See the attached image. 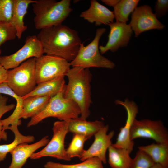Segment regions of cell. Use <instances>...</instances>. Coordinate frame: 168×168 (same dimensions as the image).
<instances>
[{
  "instance_id": "6da1fadb",
  "label": "cell",
  "mask_w": 168,
  "mask_h": 168,
  "mask_svg": "<svg viewBox=\"0 0 168 168\" xmlns=\"http://www.w3.org/2000/svg\"><path fill=\"white\" fill-rule=\"evenodd\" d=\"M37 36L44 53L69 62L75 58L81 43L77 31L62 24L42 29Z\"/></svg>"
},
{
  "instance_id": "7a4b0ae2",
  "label": "cell",
  "mask_w": 168,
  "mask_h": 168,
  "mask_svg": "<svg viewBox=\"0 0 168 168\" xmlns=\"http://www.w3.org/2000/svg\"><path fill=\"white\" fill-rule=\"evenodd\" d=\"M68 82L64 92V97L75 102L81 112L80 117L86 119L90 114L91 103L90 82L92 75L89 68L72 67L66 74Z\"/></svg>"
},
{
  "instance_id": "3957f363",
  "label": "cell",
  "mask_w": 168,
  "mask_h": 168,
  "mask_svg": "<svg viewBox=\"0 0 168 168\" xmlns=\"http://www.w3.org/2000/svg\"><path fill=\"white\" fill-rule=\"evenodd\" d=\"M70 2V0H36L32 4L36 29L41 30L62 24L72 11Z\"/></svg>"
},
{
  "instance_id": "277c9868",
  "label": "cell",
  "mask_w": 168,
  "mask_h": 168,
  "mask_svg": "<svg viewBox=\"0 0 168 168\" xmlns=\"http://www.w3.org/2000/svg\"><path fill=\"white\" fill-rule=\"evenodd\" d=\"M64 91L51 97L45 107L31 118L27 127L36 125L48 117L56 118L60 121H68L79 117L81 114L79 107L72 100L64 97Z\"/></svg>"
},
{
  "instance_id": "5b68a950",
  "label": "cell",
  "mask_w": 168,
  "mask_h": 168,
  "mask_svg": "<svg viewBox=\"0 0 168 168\" xmlns=\"http://www.w3.org/2000/svg\"><path fill=\"white\" fill-rule=\"evenodd\" d=\"M105 31V28H98L96 30L94 38L90 43L86 46L81 43L76 56L70 62L71 66L83 68H114V63L103 56L99 49L100 40Z\"/></svg>"
},
{
  "instance_id": "8992f818",
  "label": "cell",
  "mask_w": 168,
  "mask_h": 168,
  "mask_svg": "<svg viewBox=\"0 0 168 168\" xmlns=\"http://www.w3.org/2000/svg\"><path fill=\"white\" fill-rule=\"evenodd\" d=\"M35 63V58H31L18 66L8 70L7 84L19 96H26L36 86Z\"/></svg>"
},
{
  "instance_id": "52a82bcc",
  "label": "cell",
  "mask_w": 168,
  "mask_h": 168,
  "mask_svg": "<svg viewBox=\"0 0 168 168\" xmlns=\"http://www.w3.org/2000/svg\"><path fill=\"white\" fill-rule=\"evenodd\" d=\"M53 135L51 140L40 151L33 153L30 157L32 159L49 156L61 160H71L67 156L65 147V140L68 132V121L54 122L52 128Z\"/></svg>"
},
{
  "instance_id": "ba28073f",
  "label": "cell",
  "mask_w": 168,
  "mask_h": 168,
  "mask_svg": "<svg viewBox=\"0 0 168 168\" xmlns=\"http://www.w3.org/2000/svg\"><path fill=\"white\" fill-rule=\"evenodd\" d=\"M70 66L69 62L55 56L43 55L35 58L36 84L65 76L70 68Z\"/></svg>"
},
{
  "instance_id": "9c48e42d",
  "label": "cell",
  "mask_w": 168,
  "mask_h": 168,
  "mask_svg": "<svg viewBox=\"0 0 168 168\" xmlns=\"http://www.w3.org/2000/svg\"><path fill=\"white\" fill-rule=\"evenodd\" d=\"M43 54L42 45L37 36H29L23 46L15 53L8 56H0V64L8 70L18 66L26 59L33 57L38 58Z\"/></svg>"
},
{
  "instance_id": "30bf717a",
  "label": "cell",
  "mask_w": 168,
  "mask_h": 168,
  "mask_svg": "<svg viewBox=\"0 0 168 168\" xmlns=\"http://www.w3.org/2000/svg\"><path fill=\"white\" fill-rule=\"evenodd\" d=\"M139 138H150L156 143L168 142V132L160 120L135 119L130 130V138L133 140Z\"/></svg>"
},
{
  "instance_id": "8fae6325",
  "label": "cell",
  "mask_w": 168,
  "mask_h": 168,
  "mask_svg": "<svg viewBox=\"0 0 168 168\" xmlns=\"http://www.w3.org/2000/svg\"><path fill=\"white\" fill-rule=\"evenodd\" d=\"M129 24L136 37L145 31L153 29L161 30L165 27L153 13L151 7L147 5L135 8L131 13Z\"/></svg>"
},
{
  "instance_id": "7c38bea8",
  "label": "cell",
  "mask_w": 168,
  "mask_h": 168,
  "mask_svg": "<svg viewBox=\"0 0 168 168\" xmlns=\"http://www.w3.org/2000/svg\"><path fill=\"white\" fill-rule=\"evenodd\" d=\"M108 25L110 31L108 41L105 46L100 45L99 47L101 54L109 50L114 52L120 48L127 47L133 33L130 25L127 23L116 21Z\"/></svg>"
},
{
  "instance_id": "4fadbf2b",
  "label": "cell",
  "mask_w": 168,
  "mask_h": 168,
  "mask_svg": "<svg viewBox=\"0 0 168 168\" xmlns=\"http://www.w3.org/2000/svg\"><path fill=\"white\" fill-rule=\"evenodd\" d=\"M109 126L105 125L94 135L95 139L93 143L87 150H85L79 159L83 161L87 159L96 157L100 159L103 164L107 162L106 152L112 145L111 139L115 134L114 130L108 133Z\"/></svg>"
},
{
  "instance_id": "5bb4252c",
  "label": "cell",
  "mask_w": 168,
  "mask_h": 168,
  "mask_svg": "<svg viewBox=\"0 0 168 168\" xmlns=\"http://www.w3.org/2000/svg\"><path fill=\"white\" fill-rule=\"evenodd\" d=\"M115 103L123 105L125 108L127 118L125 125L120 128L116 142L112 145L115 147L125 149L131 152L134 142L130 139V133L133 124L136 119L138 108L134 102L129 101L127 99L124 102L117 100Z\"/></svg>"
},
{
  "instance_id": "9a60e30c",
  "label": "cell",
  "mask_w": 168,
  "mask_h": 168,
  "mask_svg": "<svg viewBox=\"0 0 168 168\" xmlns=\"http://www.w3.org/2000/svg\"><path fill=\"white\" fill-rule=\"evenodd\" d=\"M49 141L48 136L32 144L23 143L17 146L10 152L12 160L8 168H22L27 160L39 148L45 146Z\"/></svg>"
},
{
  "instance_id": "2e32d148",
  "label": "cell",
  "mask_w": 168,
  "mask_h": 168,
  "mask_svg": "<svg viewBox=\"0 0 168 168\" xmlns=\"http://www.w3.org/2000/svg\"><path fill=\"white\" fill-rule=\"evenodd\" d=\"M89 8L82 12L80 16L91 23H95L96 26L108 25L114 22V19L113 12L96 0L90 1Z\"/></svg>"
},
{
  "instance_id": "e0dca14e",
  "label": "cell",
  "mask_w": 168,
  "mask_h": 168,
  "mask_svg": "<svg viewBox=\"0 0 168 168\" xmlns=\"http://www.w3.org/2000/svg\"><path fill=\"white\" fill-rule=\"evenodd\" d=\"M68 121V132L83 136L88 139L91 138L105 126L102 121H87L80 117L70 119Z\"/></svg>"
},
{
  "instance_id": "ac0fdd59",
  "label": "cell",
  "mask_w": 168,
  "mask_h": 168,
  "mask_svg": "<svg viewBox=\"0 0 168 168\" xmlns=\"http://www.w3.org/2000/svg\"><path fill=\"white\" fill-rule=\"evenodd\" d=\"M36 0H13V8L10 22L15 28L16 37L21 38L23 33L27 29L24 24V18L27 13V10L30 4L35 2Z\"/></svg>"
},
{
  "instance_id": "d6986e66",
  "label": "cell",
  "mask_w": 168,
  "mask_h": 168,
  "mask_svg": "<svg viewBox=\"0 0 168 168\" xmlns=\"http://www.w3.org/2000/svg\"><path fill=\"white\" fill-rule=\"evenodd\" d=\"M66 87L64 76H61L38 84L32 91L22 98L23 99L27 97L34 96L51 97L64 91Z\"/></svg>"
},
{
  "instance_id": "ffe728a7",
  "label": "cell",
  "mask_w": 168,
  "mask_h": 168,
  "mask_svg": "<svg viewBox=\"0 0 168 168\" xmlns=\"http://www.w3.org/2000/svg\"><path fill=\"white\" fill-rule=\"evenodd\" d=\"M51 98L49 96H34L23 99L20 119L31 118L38 113L45 107Z\"/></svg>"
},
{
  "instance_id": "44dd1931",
  "label": "cell",
  "mask_w": 168,
  "mask_h": 168,
  "mask_svg": "<svg viewBox=\"0 0 168 168\" xmlns=\"http://www.w3.org/2000/svg\"><path fill=\"white\" fill-rule=\"evenodd\" d=\"M138 148L148 155L155 163L168 168V142L152 143Z\"/></svg>"
},
{
  "instance_id": "7402d4cb",
  "label": "cell",
  "mask_w": 168,
  "mask_h": 168,
  "mask_svg": "<svg viewBox=\"0 0 168 168\" xmlns=\"http://www.w3.org/2000/svg\"><path fill=\"white\" fill-rule=\"evenodd\" d=\"M108 162L111 168H130L132 159L128 150L111 145L108 148Z\"/></svg>"
},
{
  "instance_id": "603a6c76",
  "label": "cell",
  "mask_w": 168,
  "mask_h": 168,
  "mask_svg": "<svg viewBox=\"0 0 168 168\" xmlns=\"http://www.w3.org/2000/svg\"><path fill=\"white\" fill-rule=\"evenodd\" d=\"M16 125L9 126L7 129L11 130L14 134L15 138L10 143L0 145V162L5 159L7 154L18 145L23 143H30L35 140L34 137L32 135H24L21 134Z\"/></svg>"
},
{
  "instance_id": "cb8c5ba5",
  "label": "cell",
  "mask_w": 168,
  "mask_h": 168,
  "mask_svg": "<svg viewBox=\"0 0 168 168\" xmlns=\"http://www.w3.org/2000/svg\"><path fill=\"white\" fill-rule=\"evenodd\" d=\"M139 0H121L113 7V12L116 22L126 23L128 17L137 7Z\"/></svg>"
},
{
  "instance_id": "d4e9b609",
  "label": "cell",
  "mask_w": 168,
  "mask_h": 168,
  "mask_svg": "<svg viewBox=\"0 0 168 168\" xmlns=\"http://www.w3.org/2000/svg\"><path fill=\"white\" fill-rule=\"evenodd\" d=\"M5 94L11 96L14 98L16 102V106L13 113L7 118V120L10 124H18L21 120L19 116L21 112L23 99L17 95L9 87L7 82L0 84V94Z\"/></svg>"
},
{
  "instance_id": "484cf974",
  "label": "cell",
  "mask_w": 168,
  "mask_h": 168,
  "mask_svg": "<svg viewBox=\"0 0 168 168\" xmlns=\"http://www.w3.org/2000/svg\"><path fill=\"white\" fill-rule=\"evenodd\" d=\"M81 163L72 164H63L48 161L44 165L45 168H104L102 161L99 158H89Z\"/></svg>"
},
{
  "instance_id": "4316f807",
  "label": "cell",
  "mask_w": 168,
  "mask_h": 168,
  "mask_svg": "<svg viewBox=\"0 0 168 168\" xmlns=\"http://www.w3.org/2000/svg\"><path fill=\"white\" fill-rule=\"evenodd\" d=\"M88 139L85 137L77 134H74L72 141L66 149V153L70 159L74 157L80 159L83 155L85 150L84 145Z\"/></svg>"
},
{
  "instance_id": "83f0119b",
  "label": "cell",
  "mask_w": 168,
  "mask_h": 168,
  "mask_svg": "<svg viewBox=\"0 0 168 168\" xmlns=\"http://www.w3.org/2000/svg\"><path fill=\"white\" fill-rule=\"evenodd\" d=\"M155 164L148 155L138 150L134 158L132 159L130 168H150Z\"/></svg>"
},
{
  "instance_id": "f1b7e54d",
  "label": "cell",
  "mask_w": 168,
  "mask_h": 168,
  "mask_svg": "<svg viewBox=\"0 0 168 168\" xmlns=\"http://www.w3.org/2000/svg\"><path fill=\"white\" fill-rule=\"evenodd\" d=\"M16 37V30L10 22L0 21V46L6 41L14 39Z\"/></svg>"
},
{
  "instance_id": "f546056e",
  "label": "cell",
  "mask_w": 168,
  "mask_h": 168,
  "mask_svg": "<svg viewBox=\"0 0 168 168\" xmlns=\"http://www.w3.org/2000/svg\"><path fill=\"white\" fill-rule=\"evenodd\" d=\"M8 100L7 97L0 94V142L2 140L7 141V132L2 129L1 119L5 113L13 109L15 107V105L13 104L7 105Z\"/></svg>"
},
{
  "instance_id": "4dcf8cb0",
  "label": "cell",
  "mask_w": 168,
  "mask_h": 168,
  "mask_svg": "<svg viewBox=\"0 0 168 168\" xmlns=\"http://www.w3.org/2000/svg\"><path fill=\"white\" fill-rule=\"evenodd\" d=\"M13 5V0H0V21L11 22Z\"/></svg>"
},
{
  "instance_id": "1f68e13d",
  "label": "cell",
  "mask_w": 168,
  "mask_h": 168,
  "mask_svg": "<svg viewBox=\"0 0 168 168\" xmlns=\"http://www.w3.org/2000/svg\"><path fill=\"white\" fill-rule=\"evenodd\" d=\"M154 13L158 19L166 15L168 11V0H157L156 1L154 7Z\"/></svg>"
},
{
  "instance_id": "d6a6232c",
  "label": "cell",
  "mask_w": 168,
  "mask_h": 168,
  "mask_svg": "<svg viewBox=\"0 0 168 168\" xmlns=\"http://www.w3.org/2000/svg\"><path fill=\"white\" fill-rule=\"evenodd\" d=\"M8 77V70L0 64V84L7 82Z\"/></svg>"
},
{
  "instance_id": "836d02e7",
  "label": "cell",
  "mask_w": 168,
  "mask_h": 168,
  "mask_svg": "<svg viewBox=\"0 0 168 168\" xmlns=\"http://www.w3.org/2000/svg\"><path fill=\"white\" fill-rule=\"evenodd\" d=\"M120 0H102L101 1L105 4L113 7L119 2Z\"/></svg>"
},
{
  "instance_id": "e575fe53",
  "label": "cell",
  "mask_w": 168,
  "mask_h": 168,
  "mask_svg": "<svg viewBox=\"0 0 168 168\" xmlns=\"http://www.w3.org/2000/svg\"><path fill=\"white\" fill-rule=\"evenodd\" d=\"M150 168H165L161 165L157 164L155 163Z\"/></svg>"
},
{
  "instance_id": "d590c367",
  "label": "cell",
  "mask_w": 168,
  "mask_h": 168,
  "mask_svg": "<svg viewBox=\"0 0 168 168\" xmlns=\"http://www.w3.org/2000/svg\"><path fill=\"white\" fill-rule=\"evenodd\" d=\"M1 52H2L1 50L0 49V55H1Z\"/></svg>"
}]
</instances>
